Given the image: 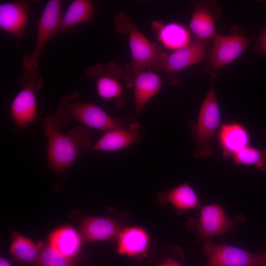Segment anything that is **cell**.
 Masks as SVG:
<instances>
[{"label": "cell", "mask_w": 266, "mask_h": 266, "mask_svg": "<svg viewBox=\"0 0 266 266\" xmlns=\"http://www.w3.org/2000/svg\"><path fill=\"white\" fill-rule=\"evenodd\" d=\"M220 15V8L215 1H198L190 19V29L197 38L210 40L217 34L215 22Z\"/></svg>", "instance_id": "cell-13"}, {"label": "cell", "mask_w": 266, "mask_h": 266, "mask_svg": "<svg viewBox=\"0 0 266 266\" xmlns=\"http://www.w3.org/2000/svg\"><path fill=\"white\" fill-rule=\"evenodd\" d=\"M230 158L237 165L254 166L266 171V148L258 149L249 145L233 153Z\"/></svg>", "instance_id": "cell-24"}, {"label": "cell", "mask_w": 266, "mask_h": 266, "mask_svg": "<svg viewBox=\"0 0 266 266\" xmlns=\"http://www.w3.org/2000/svg\"><path fill=\"white\" fill-rule=\"evenodd\" d=\"M116 251L136 262H141L148 257L150 238L143 228L132 227L123 229L117 237Z\"/></svg>", "instance_id": "cell-15"}, {"label": "cell", "mask_w": 266, "mask_h": 266, "mask_svg": "<svg viewBox=\"0 0 266 266\" xmlns=\"http://www.w3.org/2000/svg\"><path fill=\"white\" fill-rule=\"evenodd\" d=\"M159 197L162 201L171 204L180 212L196 209L200 205L197 194L188 183L180 184L167 191L161 192Z\"/></svg>", "instance_id": "cell-21"}, {"label": "cell", "mask_w": 266, "mask_h": 266, "mask_svg": "<svg viewBox=\"0 0 266 266\" xmlns=\"http://www.w3.org/2000/svg\"><path fill=\"white\" fill-rule=\"evenodd\" d=\"M78 98L76 92L67 93L59 101L55 114L45 118L58 128L66 125L71 120H74L91 128L105 132L123 124L95 103L80 102Z\"/></svg>", "instance_id": "cell-2"}, {"label": "cell", "mask_w": 266, "mask_h": 266, "mask_svg": "<svg viewBox=\"0 0 266 266\" xmlns=\"http://www.w3.org/2000/svg\"><path fill=\"white\" fill-rule=\"evenodd\" d=\"M140 125H122L105 132L93 145L90 151H114L138 143L141 139Z\"/></svg>", "instance_id": "cell-12"}, {"label": "cell", "mask_w": 266, "mask_h": 266, "mask_svg": "<svg viewBox=\"0 0 266 266\" xmlns=\"http://www.w3.org/2000/svg\"><path fill=\"white\" fill-rule=\"evenodd\" d=\"M250 133L243 125L236 122L222 124L219 130L217 140L223 150L224 157L230 158L237 151L249 146Z\"/></svg>", "instance_id": "cell-18"}, {"label": "cell", "mask_w": 266, "mask_h": 266, "mask_svg": "<svg viewBox=\"0 0 266 266\" xmlns=\"http://www.w3.org/2000/svg\"><path fill=\"white\" fill-rule=\"evenodd\" d=\"M157 31L158 38L162 44L173 51L187 46L192 39L189 31L180 23L163 24Z\"/></svg>", "instance_id": "cell-23"}, {"label": "cell", "mask_w": 266, "mask_h": 266, "mask_svg": "<svg viewBox=\"0 0 266 266\" xmlns=\"http://www.w3.org/2000/svg\"><path fill=\"white\" fill-rule=\"evenodd\" d=\"M200 208L199 232L201 237L208 238L221 235L233 226V221L228 217L221 205L210 204Z\"/></svg>", "instance_id": "cell-17"}, {"label": "cell", "mask_w": 266, "mask_h": 266, "mask_svg": "<svg viewBox=\"0 0 266 266\" xmlns=\"http://www.w3.org/2000/svg\"><path fill=\"white\" fill-rule=\"evenodd\" d=\"M151 262V266H182L180 261L175 257L164 255Z\"/></svg>", "instance_id": "cell-26"}, {"label": "cell", "mask_w": 266, "mask_h": 266, "mask_svg": "<svg viewBox=\"0 0 266 266\" xmlns=\"http://www.w3.org/2000/svg\"><path fill=\"white\" fill-rule=\"evenodd\" d=\"M255 49L266 55V24L258 37Z\"/></svg>", "instance_id": "cell-27"}, {"label": "cell", "mask_w": 266, "mask_h": 266, "mask_svg": "<svg viewBox=\"0 0 266 266\" xmlns=\"http://www.w3.org/2000/svg\"><path fill=\"white\" fill-rule=\"evenodd\" d=\"M61 3L59 0H50L45 5L37 22L34 50L23 58L22 66L26 70H36L43 47L51 38L59 33L60 22L64 14Z\"/></svg>", "instance_id": "cell-8"}, {"label": "cell", "mask_w": 266, "mask_h": 266, "mask_svg": "<svg viewBox=\"0 0 266 266\" xmlns=\"http://www.w3.org/2000/svg\"><path fill=\"white\" fill-rule=\"evenodd\" d=\"M33 1L15 0L0 4V28L19 41L24 33Z\"/></svg>", "instance_id": "cell-14"}, {"label": "cell", "mask_w": 266, "mask_h": 266, "mask_svg": "<svg viewBox=\"0 0 266 266\" xmlns=\"http://www.w3.org/2000/svg\"><path fill=\"white\" fill-rule=\"evenodd\" d=\"M43 246L42 241L35 243L30 238L15 232L13 234L9 251L14 261L21 264L26 263L34 266Z\"/></svg>", "instance_id": "cell-22"}, {"label": "cell", "mask_w": 266, "mask_h": 266, "mask_svg": "<svg viewBox=\"0 0 266 266\" xmlns=\"http://www.w3.org/2000/svg\"><path fill=\"white\" fill-rule=\"evenodd\" d=\"M211 45L210 40L198 38L192 39L186 46L165 53L154 67L158 71H164L170 77L172 84L178 82L177 74L191 66L204 62L207 52Z\"/></svg>", "instance_id": "cell-6"}, {"label": "cell", "mask_w": 266, "mask_h": 266, "mask_svg": "<svg viewBox=\"0 0 266 266\" xmlns=\"http://www.w3.org/2000/svg\"><path fill=\"white\" fill-rule=\"evenodd\" d=\"M83 240L80 233L75 229L70 226H64L51 233L48 244L64 256L76 260Z\"/></svg>", "instance_id": "cell-19"}, {"label": "cell", "mask_w": 266, "mask_h": 266, "mask_svg": "<svg viewBox=\"0 0 266 266\" xmlns=\"http://www.w3.org/2000/svg\"><path fill=\"white\" fill-rule=\"evenodd\" d=\"M211 40V45L204 63L206 71L212 77L216 76L218 70L236 59L251 41L250 38L237 33H217Z\"/></svg>", "instance_id": "cell-7"}, {"label": "cell", "mask_w": 266, "mask_h": 266, "mask_svg": "<svg viewBox=\"0 0 266 266\" xmlns=\"http://www.w3.org/2000/svg\"><path fill=\"white\" fill-rule=\"evenodd\" d=\"M0 266H12V265L7 260L1 257L0 258Z\"/></svg>", "instance_id": "cell-28"}, {"label": "cell", "mask_w": 266, "mask_h": 266, "mask_svg": "<svg viewBox=\"0 0 266 266\" xmlns=\"http://www.w3.org/2000/svg\"><path fill=\"white\" fill-rule=\"evenodd\" d=\"M34 266H77L75 259L69 258L50 246L44 245Z\"/></svg>", "instance_id": "cell-25"}, {"label": "cell", "mask_w": 266, "mask_h": 266, "mask_svg": "<svg viewBox=\"0 0 266 266\" xmlns=\"http://www.w3.org/2000/svg\"><path fill=\"white\" fill-rule=\"evenodd\" d=\"M114 25L117 32L127 36L131 52L132 62L124 68L125 80L134 72L154 67L166 53L146 38L125 12L116 15Z\"/></svg>", "instance_id": "cell-3"}, {"label": "cell", "mask_w": 266, "mask_h": 266, "mask_svg": "<svg viewBox=\"0 0 266 266\" xmlns=\"http://www.w3.org/2000/svg\"><path fill=\"white\" fill-rule=\"evenodd\" d=\"M42 125L48 138L47 161L52 171L62 172L68 170L76 160L90 151L93 146L88 130L83 125L64 133L45 118Z\"/></svg>", "instance_id": "cell-1"}, {"label": "cell", "mask_w": 266, "mask_h": 266, "mask_svg": "<svg viewBox=\"0 0 266 266\" xmlns=\"http://www.w3.org/2000/svg\"><path fill=\"white\" fill-rule=\"evenodd\" d=\"M95 16V9L90 0H74L62 17L59 32H68L79 24L92 21Z\"/></svg>", "instance_id": "cell-20"}, {"label": "cell", "mask_w": 266, "mask_h": 266, "mask_svg": "<svg viewBox=\"0 0 266 266\" xmlns=\"http://www.w3.org/2000/svg\"><path fill=\"white\" fill-rule=\"evenodd\" d=\"M162 83L158 73L148 70L134 72L128 78L126 86L134 89L136 116L140 115L147 103L159 93Z\"/></svg>", "instance_id": "cell-11"}, {"label": "cell", "mask_w": 266, "mask_h": 266, "mask_svg": "<svg viewBox=\"0 0 266 266\" xmlns=\"http://www.w3.org/2000/svg\"><path fill=\"white\" fill-rule=\"evenodd\" d=\"M43 78L36 70H26L18 80L22 88L10 105L11 115L17 133L39 120L35 94L41 89Z\"/></svg>", "instance_id": "cell-4"}, {"label": "cell", "mask_w": 266, "mask_h": 266, "mask_svg": "<svg viewBox=\"0 0 266 266\" xmlns=\"http://www.w3.org/2000/svg\"><path fill=\"white\" fill-rule=\"evenodd\" d=\"M205 266H266V253H252L226 243L206 241L203 244Z\"/></svg>", "instance_id": "cell-9"}, {"label": "cell", "mask_w": 266, "mask_h": 266, "mask_svg": "<svg viewBox=\"0 0 266 266\" xmlns=\"http://www.w3.org/2000/svg\"><path fill=\"white\" fill-rule=\"evenodd\" d=\"M124 68L115 61L105 64H98L90 66L86 76L95 81L99 96L105 100L116 99L120 102L123 94L121 80H123Z\"/></svg>", "instance_id": "cell-10"}, {"label": "cell", "mask_w": 266, "mask_h": 266, "mask_svg": "<svg viewBox=\"0 0 266 266\" xmlns=\"http://www.w3.org/2000/svg\"><path fill=\"white\" fill-rule=\"evenodd\" d=\"M221 121V111L212 84L201 104L197 122L189 124L198 148L194 153L195 157H205L213 152L211 139Z\"/></svg>", "instance_id": "cell-5"}, {"label": "cell", "mask_w": 266, "mask_h": 266, "mask_svg": "<svg viewBox=\"0 0 266 266\" xmlns=\"http://www.w3.org/2000/svg\"><path fill=\"white\" fill-rule=\"evenodd\" d=\"M83 241L95 242L117 238L123 229L115 219L108 217L87 216L79 221Z\"/></svg>", "instance_id": "cell-16"}]
</instances>
